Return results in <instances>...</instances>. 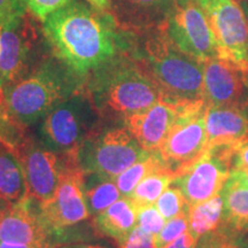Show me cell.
<instances>
[{
	"instance_id": "obj_42",
	"label": "cell",
	"mask_w": 248,
	"mask_h": 248,
	"mask_svg": "<svg viewBox=\"0 0 248 248\" xmlns=\"http://www.w3.org/2000/svg\"><path fill=\"white\" fill-rule=\"evenodd\" d=\"M178 5H185L190 4V2H197V0H177Z\"/></svg>"
},
{
	"instance_id": "obj_29",
	"label": "cell",
	"mask_w": 248,
	"mask_h": 248,
	"mask_svg": "<svg viewBox=\"0 0 248 248\" xmlns=\"http://www.w3.org/2000/svg\"><path fill=\"white\" fill-rule=\"evenodd\" d=\"M71 1L73 0H24V4L28 11L43 23L49 15Z\"/></svg>"
},
{
	"instance_id": "obj_39",
	"label": "cell",
	"mask_w": 248,
	"mask_h": 248,
	"mask_svg": "<svg viewBox=\"0 0 248 248\" xmlns=\"http://www.w3.org/2000/svg\"><path fill=\"white\" fill-rule=\"evenodd\" d=\"M239 4L241 6V9H243L245 17H246V22H247V27H248V0H238Z\"/></svg>"
},
{
	"instance_id": "obj_4",
	"label": "cell",
	"mask_w": 248,
	"mask_h": 248,
	"mask_svg": "<svg viewBox=\"0 0 248 248\" xmlns=\"http://www.w3.org/2000/svg\"><path fill=\"white\" fill-rule=\"evenodd\" d=\"M80 79L55 59H45L32 73L5 86L1 113L9 123L28 130L60 102L82 89Z\"/></svg>"
},
{
	"instance_id": "obj_13",
	"label": "cell",
	"mask_w": 248,
	"mask_h": 248,
	"mask_svg": "<svg viewBox=\"0 0 248 248\" xmlns=\"http://www.w3.org/2000/svg\"><path fill=\"white\" fill-rule=\"evenodd\" d=\"M26 179L27 195L38 203L54 197L61 181L60 153L46 150L28 136L14 148Z\"/></svg>"
},
{
	"instance_id": "obj_17",
	"label": "cell",
	"mask_w": 248,
	"mask_h": 248,
	"mask_svg": "<svg viewBox=\"0 0 248 248\" xmlns=\"http://www.w3.org/2000/svg\"><path fill=\"white\" fill-rule=\"evenodd\" d=\"M177 0H110V11L120 29L138 33L162 28Z\"/></svg>"
},
{
	"instance_id": "obj_20",
	"label": "cell",
	"mask_w": 248,
	"mask_h": 248,
	"mask_svg": "<svg viewBox=\"0 0 248 248\" xmlns=\"http://www.w3.org/2000/svg\"><path fill=\"white\" fill-rule=\"evenodd\" d=\"M27 195L22 166L14 150L0 140V199L16 202Z\"/></svg>"
},
{
	"instance_id": "obj_26",
	"label": "cell",
	"mask_w": 248,
	"mask_h": 248,
	"mask_svg": "<svg viewBox=\"0 0 248 248\" xmlns=\"http://www.w3.org/2000/svg\"><path fill=\"white\" fill-rule=\"evenodd\" d=\"M188 231V213L168 219L159 233L154 235L155 248H166Z\"/></svg>"
},
{
	"instance_id": "obj_2",
	"label": "cell",
	"mask_w": 248,
	"mask_h": 248,
	"mask_svg": "<svg viewBox=\"0 0 248 248\" xmlns=\"http://www.w3.org/2000/svg\"><path fill=\"white\" fill-rule=\"evenodd\" d=\"M129 33V52L154 80L163 100L171 104L204 101L202 61L181 51L162 28Z\"/></svg>"
},
{
	"instance_id": "obj_36",
	"label": "cell",
	"mask_w": 248,
	"mask_h": 248,
	"mask_svg": "<svg viewBox=\"0 0 248 248\" xmlns=\"http://www.w3.org/2000/svg\"><path fill=\"white\" fill-rule=\"evenodd\" d=\"M93 7L100 9V11H110V0H86Z\"/></svg>"
},
{
	"instance_id": "obj_24",
	"label": "cell",
	"mask_w": 248,
	"mask_h": 248,
	"mask_svg": "<svg viewBox=\"0 0 248 248\" xmlns=\"http://www.w3.org/2000/svg\"><path fill=\"white\" fill-rule=\"evenodd\" d=\"M164 169L157 152H150L142 159L133 163L115 178V183L123 197H130L142 179L156 170Z\"/></svg>"
},
{
	"instance_id": "obj_15",
	"label": "cell",
	"mask_w": 248,
	"mask_h": 248,
	"mask_svg": "<svg viewBox=\"0 0 248 248\" xmlns=\"http://www.w3.org/2000/svg\"><path fill=\"white\" fill-rule=\"evenodd\" d=\"M179 114V104L161 99L147 109L123 119L138 144L147 152L159 151Z\"/></svg>"
},
{
	"instance_id": "obj_7",
	"label": "cell",
	"mask_w": 248,
	"mask_h": 248,
	"mask_svg": "<svg viewBox=\"0 0 248 248\" xmlns=\"http://www.w3.org/2000/svg\"><path fill=\"white\" fill-rule=\"evenodd\" d=\"M61 181L54 197L39 203V215L53 238L70 226L86 221L89 212L84 194V170L79 164V153H60ZM53 245V244H52Z\"/></svg>"
},
{
	"instance_id": "obj_25",
	"label": "cell",
	"mask_w": 248,
	"mask_h": 248,
	"mask_svg": "<svg viewBox=\"0 0 248 248\" xmlns=\"http://www.w3.org/2000/svg\"><path fill=\"white\" fill-rule=\"evenodd\" d=\"M154 204L167 221L190 210L182 191L175 185L167 188Z\"/></svg>"
},
{
	"instance_id": "obj_40",
	"label": "cell",
	"mask_w": 248,
	"mask_h": 248,
	"mask_svg": "<svg viewBox=\"0 0 248 248\" xmlns=\"http://www.w3.org/2000/svg\"><path fill=\"white\" fill-rule=\"evenodd\" d=\"M235 171L238 172L241 181L248 186V170H235Z\"/></svg>"
},
{
	"instance_id": "obj_27",
	"label": "cell",
	"mask_w": 248,
	"mask_h": 248,
	"mask_svg": "<svg viewBox=\"0 0 248 248\" xmlns=\"http://www.w3.org/2000/svg\"><path fill=\"white\" fill-rule=\"evenodd\" d=\"M167 219L155 207V204L137 208V225L151 234H157L162 230Z\"/></svg>"
},
{
	"instance_id": "obj_35",
	"label": "cell",
	"mask_w": 248,
	"mask_h": 248,
	"mask_svg": "<svg viewBox=\"0 0 248 248\" xmlns=\"http://www.w3.org/2000/svg\"><path fill=\"white\" fill-rule=\"evenodd\" d=\"M52 246L49 243H8V241H0V248H46Z\"/></svg>"
},
{
	"instance_id": "obj_34",
	"label": "cell",
	"mask_w": 248,
	"mask_h": 248,
	"mask_svg": "<svg viewBox=\"0 0 248 248\" xmlns=\"http://www.w3.org/2000/svg\"><path fill=\"white\" fill-rule=\"evenodd\" d=\"M52 248H107L99 244L83 243V241H64V243L54 244Z\"/></svg>"
},
{
	"instance_id": "obj_38",
	"label": "cell",
	"mask_w": 248,
	"mask_h": 248,
	"mask_svg": "<svg viewBox=\"0 0 248 248\" xmlns=\"http://www.w3.org/2000/svg\"><path fill=\"white\" fill-rule=\"evenodd\" d=\"M7 206H8V201H6L4 199H0V224H1L2 217H4V214L6 212Z\"/></svg>"
},
{
	"instance_id": "obj_22",
	"label": "cell",
	"mask_w": 248,
	"mask_h": 248,
	"mask_svg": "<svg viewBox=\"0 0 248 248\" xmlns=\"http://www.w3.org/2000/svg\"><path fill=\"white\" fill-rule=\"evenodd\" d=\"M222 194L192 207L188 210V231L199 240L200 237L216 230L222 224Z\"/></svg>"
},
{
	"instance_id": "obj_41",
	"label": "cell",
	"mask_w": 248,
	"mask_h": 248,
	"mask_svg": "<svg viewBox=\"0 0 248 248\" xmlns=\"http://www.w3.org/2000/svg\"><path fill=\"white\" fill-rule=\"evenodd\" d=\"M2 102H4V90L0 86V111H1Z\"/></svg>"
},
{
	"instance_id": "obj_12",
	"label": "cell",
	"mask_w": 248,
	"mask_h": 248,
	"mask_svg": "<svg viewBox=\"0 0 248 248\" xmlns=\"http://www.w3.org/2000/svg\"><path fill=\"white\" fill-rule=\"evenodd\" d=\"M162 29L184 53L200 61L219 58V47L206 14L198 2L178 5Z\"/></svg>"
},
{
	"instance_id": "obj_11",
	"label": "cell",
	"mask_w": 248,
	"mask_h": 248,
	"mask_svg": "<svg viewBox=\"0 0 248 248\" xmlns=\"http://www.w3.org/2000/svg\"><path fill=\"white\" fill-rule=\"evenodd\" d=\"M208 18L219 47V58L248 73V27L237 0H197Z\"/></svg>"
},
{
	"instance_id": "obj_30",
	"label": "cell",
	"mask_w": 248,
	"mask_h": 248,
	"mask_svg": "<svg viewBox=\"0 0 248 248\" xmlns=\"http://www.w3.org/2000/svg\"><path fill=\"white\" fill-rule=\"evenodd\" d=\"M119 248H155L154 235L137 225Z\"/></svg>"
},
{
	"instance_id": "obj_31",
	"label": "cell",
	"mask_w": 248,
	"mask_h": 248,
	"mask_svg": "<svg viewBox=\"0 0 248 248\" xmlns=\"http://www.w3.org/2000/svg\"><path fill=\"white\" fill-rule=\"evenodd\" d=\"M27 9L24 0H0V22L4 23L15 13Z\"/></svg>"
},
{
	"instance_id": "obj_33",
	"label": "cell",
	"mask_w": 248,
	"mask_h": 248,
	"mask_svg": "<svg viewBox=\"0 0 248 248\" xmlns=\"http://www.w3.org/2000/svg\"><path fill=\"white\" fill-rule=\"evenodd\" d=\"M198 239L191 233L190 231H186L184 234L181 235L178 239L172 241L166 248H197Z\"/></svg>"
},
{
	"instance_id": "obj_16",
	"label": "cell",
	"mask_w": 248,
	"mask_h": 248,
	"mask_svg": "<svg viewBox=\"0 0 248 248\" xmlns=\"http://www.w3.org/2000/svg\"><path fill=\"white\" fill-rule=\"evenodd\" d=\"M0 241L51 243L47 229L39 215V203L29 197L8 202L0 224Z\"/></svg>"
},
{
	"instance_id": "obj_37",
	"label": "cell",
	"mask_w": 248,
	"mask_h": 248,
	"mask_svg": "<svg viewBox=\"0 0 248 248\" xmlns=\"http://www.w3.org/2000/svg\"><path fill=\"white\" fill-rule=\"evenodd\" d=\"M231 248H248V234H239L234 238Z\"/></svg>"
},
{
	"instance_id": "obj_5",
	"label": "cell",
	"mask_w": 248,
	"mask_h": 248,
	"mask_svg": "<svg viewBox=\"0 0 248 248\" xmlns=\"http://www.w3.org/2000/svg\"><path fill=\"white\" fill-rule=\"evenodd\" d=\"M36 18L28 9L11 15L0 29V86L24 78L45 60Z\"/></svg>"
},
{
	"instance_id": "obj_6",
	"label": "cell",
	"mask_w": 248,
	"mask_h": 248,
	"mask_svg": "<svg viewBox=\"0 0 248 248\" xmlns=\"http://www.w3.org/2000/svg\"><path fill=\"white\" fill-rule=\"evenodd\" d=\"M100 116L82 86L44 117L40 129L43 139L58 153H79L84 142L99 129Z\"/></svg>"
},
{
	"instance_id": "obj_44",
	"label": "cell",
	"mask_w": 248,
	"mask_h": 248,
	"mask_svg": "<svg viewBox=\"0 0 248 248\" xmlns=\"http://www.w3.org/2000/svg\"><path fill=\"white\" fill-rule=\"evenodd\" d=\"M52 246H53V245H52ZM52 246H48V247H46V248H52Z\"/></svg>"
},
{
	"instance_id": "obj_45",
	"label": "cell",
	"mask_w": 248,
	"mask_h": 248,
	"mask_svg": "<svg viewBox=\"0 0 248 248\" xmlns=\"http://www.w3.org/2000/svg\"><path fill=\"white\" fill-rule=\"evenodd\" d=\"M247 234H248V232H247Z\"/></svg>"
},
{
	"instance_id": "obj_18",
	"label": "cell",
	"mask_w": 248,
	"mask_h": 248,
	"mask_svg": "<svg viewBox=\"0 0 248 248\" xmlns=\"http://www.w3.org/2000/svg\"><path fill=\"white\" fill-rule=\"evenodd\" d=\"M223 198L222 224L238 234L248 232V186L237 171H232L221 192Z\"/></svg>"
},
{
	"instance_id": "obj_19",
	"label": "cell",
	"mask_w": 248,
	"mask_h": 248,
	"mask_svg": "<svg viewBox=\"0 0 248 248\" xmlns=\"http://www.w3.org/2000/svg\"><path fill=\"white\" fill-rule=\"evenodd\" d=\"M93 226L99 233L120 245L137 226V209L130 198L123 197L94 216Z\"/></svg>"
},
{
	"instance_id": "obj_9",
	"label": "cell",
	"mask_w": 248,
	"mask_h": 248,
	"mask_svg": "<svg viewBox=\"0 0 248 248\" xmlns=\"http://www.w3.org/2000/svg\"><path fill=\"white\" fill-rule=\"evenodd\" d=\"M148 153L126 128H99L79 150V164L86 173L115 179Z\"/></svg>"
},
{
	"instance_id": "obj_1",
	"label": "cell",
	"mask_w": 248,
	"mask_h": 248,
	"mask_svg": "<svg viewBox=\"0 0 248 248\" xmlns=\"http://www.w3.org/2000/svg\"><path fill=\"white\" fill-rule=\"evenodd\" d=\"M42 24L54 58L79 79L89 77L126 45L113 15L88 1L73 0Z\"/></svg>"
},
{
	"instance_id": "obj_14",
	"label": "cell",
	"mask_w": 248,
	"mask_h": 248,
	"mask_svg": "<svg viewBox=\"0 0 248 248\" xmlns=\"http://www.w3.org/2000/svg\"><path fill=\"white\" fill-rule=\"evenodd\" d=\"M203 97L207 106H247L248 73L223 58L204 61Z\"/></svg>"
},
{
	"instance_id": "obj_23",
	"label": "cell",
	"mask_w": 248,
	"mask_h": 248,
	"mask_svg": "<svg viewBox=\"0 0 248 248\" xmlns=\"http://www.w3.org/2000/svg\"><path fill=\"white\" fill-rule=\"evenodd\" d=\"M175 177L170 172L164 169L156 170L142 179L129 198L135 204L136 209L152 206L156 202L160 195L171 185Z\"/></svg>"
},
{
	"instance_id": "obj_43",
	"label": "cell",
	"mask_w": 248,
	"mask_h": 248,
	"mask_svg": "<svg viewBox=\"0 0 248 248\" xmlns=\"http://www.w3.org/2000/svg\"><path fill=\"white\" fill-rule=\"evenodd\" d=\"M1 26H2V22H0V29H1Z\"/></svg>"
},
{
	"instance_id": "obj_21",
	"label": "cell",
	"mask_w": 248,
	"mask_h": 248,
	"mask_svg": "<svg viewBox=\"0 0 248 248\" xmlns=\"http://www.w3.org/2000/svg\"><path fill=\"white\" fill-rule=\"evenodd\" d=\"M84 194L89 212L97 216L121 199V192L115 179L97 173H84Z\"/></svg>"
},
{
	"instance_id": "obj_28",
	"label": "cell",
	"mask_w": 248,
	"mask_h": 248,
	"mask_svg": "<svg viewBox=\"0 0 248 248\" xmlns=\"http://www.w3.org/2000/svg\"><path fill=\"white\" fill-rule=\"evenodd\" d=\"M239 235L226 229L225 226L219 225L216 230L203 234L199 238L197 248H231L234 238Z\"/></svg>"
},
{
	"instance_id": "obj_8",
	"label": "cell",
	"mask_w": 248,
	"mask_h": 248,
	"mask_svg": "<svg viewBox=\"0 0 248 248\" xmlns=\"http://www.w3.org/2000/svg\"><path fill=\"white\" fill-rule=\"evenodd\" d=\"M206 101L179 105V114L159 153L163 168L175 178L203 156L207 147Z\"/></svg>"
},
{
	"instance_id": "obj_10",
	"label": "cell",
	"mask_w": 248,
	"mask_h": 248,
	"mask_svg": "<svg viewBox=\"0 0 248 248\" xmlns=\"http://www.w3.org/2000/svg\"><path fill=\"white\" fill-rule=\"evenodd\" d=\"M237 147L217 145L208 148L201 159L171 183L182 191L190 208L221 194L232 172Z\"/></svg>"
},
{
	"instance_id": "obj_3",
	"label": "cell",
	"mask_w": 248,
	"mask_h": 248,
	"mask_svg": "<svg viewBox=\"0 0 248 248\" xmlns=\"http://www.w3.org/2000/svg\"><path fill=\"white\" fill-rule=\"evenodd\" d=\"M86 93L100 115L125 119L162 99L154 80L129 49L90 74Z\"/></svg>"
},
{
	"instance_id": "obj_32",
	"label": "cell",
	"mask_w": 248,
	"mask_h": 248,
	"mask_svg": "<svg viewBox=\"0 0 248 248\" xmlns=\"http://www.w3.org/2000/svg\"><path fill=\"white\" fill-rule=\"evenodd\" d=\"M248 170V141L237 147L232 160V171Z\"/></svg>"
}]
</instances>
